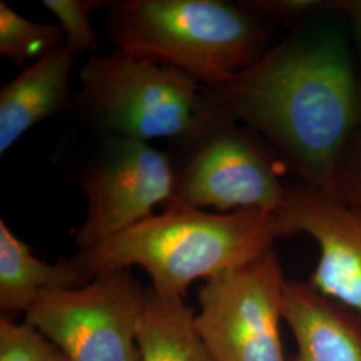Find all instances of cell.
<instances>
[{
	"mask_svg": "<svg viewBox=\"0 0 361 361\" xmlns=\"http://www.w3.org/2000/svg\"><path fill=\"white\" fill-rule=\"evenodd\" d=\"M344 23L340 15L297 27L228 83L204 89L301 185L332 195L337 164L361 128V65Z\"/></svg>",
	"mask_w": 361,
	"mask_h": 361,
	"instance_id": "1",
	"label": "cell"
},
{
	"mask_svg": "<svg viewBox=\"0 0 361 361\" xmlns=\"http://www.w3.org/2000/svg\"><path fill=\"white\" fill-rule=\"evenodd\" d=\"M273 213L240 209L209 213L171 202L73 261L87 281L104 271L141 267L161 296L183 297L195 280H210L259 257L274 245Z\"/></svg>",
	"mask_w": 361,
	"mask_h": 361,
	"instance_id": "2",
	"label": "cell"
},
{
	"mask_svg": "<svg viewBox=\"0 0 361 361\" xmlns=\"http://www.w3.org/2000/svg\"><path fill=\"white\" fill-rule=\"evenodd\" d=\"M116 50L171 67L214 89L255 65L271 31L244 3L222 0H119L106 3Z\"/></svg>",
	"mask_w": 361,
	"mask_h": 361,
	"instance_id": "3",
	"label": "cell"
},
{
	"mask_svg": "<svg viewBox=\"0 0 361 361\" xmlns=\"http://www.w3.org/2000/svg\"><path fill=\"white\" fill-rule=\"evenodd\" d=\"M177 140L180 152L171 159L174 190L169 204L214 207L219 213L240 209L274 213L283 205L288 190L281 182L288 169L284 161L207 91L192 129Z\"/></svg>",
	"mask_w": 361,
	"mask_h": 361,
	"instance_id": "4",
	"label": "cell"
},
{
	"mask_svg": "<svg viewBox=\"0 0 361 361\" xmlns=\"http://www.w3.org/2000/svg\"><path fill=\"white\" fill-rule=\"evenodd\" d=\"M74 107L106 137L147 142L192 129L202 86L180 71L114 50L92 55L80 73Z\"/></svg>",
	"mask_w": 361,
	"mask_h": 361,
	"instance_id": "5",
	"label": "cell"
},
{
	"mask_svg": "<svg viewBox=\"0 0 361 361\" xmlns=\"http://www.w3.org/2000/svg\"><path fill=\"white\" fill-rule=\"evenodd\" d=\"M146 295L129 269L104 271L80 288L42 292L26 322L71 361H141L137 329Z\"/></svg>",
	"mask_w": 361,
	"mask_h": 361,
	"instance_id": "6",
	"label": "cell"
},
{
	"mask_svg": "<svg viewBox=\"0 0 361 361\" xmlns=\"http://www.w3.org/2000/svg\"><path fill=\"white\" fill-rule=\"evenodd\" d=\"M284 274L274 247L207 280L195 325L216 361H286L280 336Z\"/></svg>",
	"mask_w": 361,
	"mask_h": 361,
	"instance_id": "7",
	"label": "cell"
},
{
	"mask_svg": "<svg viewBox=\"0 0 361 361\" xmlns=\"http://www.w3.org/2000/svg\"><path fill=\"white\" fill-rule=\"evenodd\" d=\"M87 213L74 243L79 250L101 245L154 216L173 200L171 158L147 142L106 137L79 177Z\"/></svg>",
	"mask_w": 361,
	"mask_h": 361,
	"instance_id": "8",
	"label": "cell"
},
{
	"mask_svg": "<svg viewBox=\"0 0 361 361\" xmlns=\"http://www.w3.org/2000/svg\"><path fill=\"white\" fill-rule=\"evenodd\" d=\"M276 238L307 234L319 246L310 283L361 316V209L332 194L296 185L273 213Z\"/></svg>",
	"mask_w": 361,
	"mask_h": 361,
	"instance_id": "9",
	"label": "cell"
},
{
	"mask_svg": "<svg viewBox=\"0 0 361 361\" xmlns=\"http://www.w3.org/2000/svg\"><path fill=\"white\" fill-rule=\"evenodd\" d=\"M283 320L296 341L292 361H361V316L310 281L285 280Z\"/></svg>",
	"mask_w": 361,
	"mask_h": 361,
	"instance_id": "10",
	"label": "cell"
},
{
	"mask_svg": "<svg viewBox=\"0 0 361 361\" xmlns=\"http://www.w3.org/2000/svg\"><path fill=\"white\" fill-rule=\"evenodd\" d=\"M78 54L65 43L27 66L0 90V153L40 122L74 107L70 75Z\"/></svg>",
	"mask_w": 361,
	"mask_h": 361,
	"instance_id": "11",
	"label": "cell"
},
{
	"mask_svg": "<svg viewBox=\"0 0 361 361\" xmlns=\"http://www.w3.org/2000/svg\"><path fill=\"white\" fill-rule=\"evenodd\" d=\"M89 284L73 258L49 264L0 221V310L27 313L42 292L75 289Z\"/></svg>",
	"mask_w": 361,
	"mask_h": 361,
	"instance_id": "12",
	"label": "cell"
},
{
	"mask_svg": "<svg viewBox=\"0 0 361 361\" xmlns=\"http://www.w3.org/2000/svg\"><path fill=\"white\" fill-rule=\"evenodd\" d=\"M137 343L141 361H216L183 297L161 296L147 289Z\"/></svg>",
	"mask_w": 361,
	"mask_h": 361,
	"instance_id": "13",
	"label": "cell"
},
{
	"mask_svg": "<svg viewBox=\"0 0 361 361\" xmlns=\"http://www.w3.org/2000/svg\"><path fill=\"white\" fill-rule=\"evenodd\" d=\"M65 32L61 25L35 23L0 1V54L13 63H35L62 46Z\"/></svg>",
	"mask_w": 361,
	"mask_h": 361,
	"instance_id": "14",
	"label": "cell"
},
{
	"mask_svg": "<svg viewBox=\"0 0 361 361\" xmlns=\"http://www.w3.org/2000/svg\"><path fill=\"white\" fill-rule=\"evenodd\" d=\"M0 361H71L31 324L0 320Z\"/></svg>",
	"mask_w": 361,
	"mask_h": 361,
	"instance_id": "15",
	"label": "cell"
},
{
	"mask_svg": "<svg viewBox=\"0 0 361 361\" xmlns=\"http://www.w3.org/2000/svg\"><path fill=\"white\" fill-rule=\"evenodd\" d=\"M104 4L86 0H43V6L58 18L63 28L66 46L78 55L97 51L98 37L91 23L90 13Z\"/></svg>",
	"mask_w": 361,
	"mask_h": 361,
	"instance_id": "16",
	"label": "cell"
},
{
	"mask_svg": "<svg viewBox=\"0 0 361 361\" xmlns=\"http://www.w3.org/2000/svg\"><path fill=\"white\" fill-rule=\"evenodd\" d=\"M245 4L264 20L281 23L292 30L332 8V1L322 0H256Z\"/></svg>",
	"mask_w": 361,
	"mask_h": 361,
	"instance_id": "17",
	"label": "cell"
},
{
	"mask_svg": "<svg viewBox=\"0 0 361 361\" xmlns=\"http://www.w3.org/2000/svg\"><path fill=\"white\" fill-rule=\"evenodd\" d=\"M334 195L361 209V128L350 138L337 164Z\"/></svg>",
	"mask_w": 361,
	"mask_h": 361,
	"instance_id": "18",
	"label": "cell"
},
{
	"mask_svg": "<svg viewBox=\"0 0 361 361\" xmlns=\"http://www.w3.org/2000/svg\"><path fill=\"white\" fill-rule=\"evenodd\" d=\"M334 7L348 27L349 35L361 65V0H336Z\"/></svg>",
	"mask_w": 361,
	"mask_h": 361,
	"instance_id": "19",
	"label": "cell"
}]
</instances>
